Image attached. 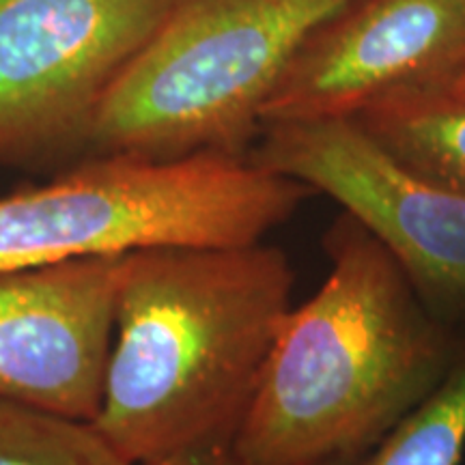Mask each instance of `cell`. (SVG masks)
<instances>
[{"label": "cell", "mask_w": 465, "mask_h": 465, "mask_svg": "<svg viewBox=\"0 0 465 465\" xmlns=\"http://www.w3.org/2000/svg\"><path fill=\"white\" fill-rule=\"evenodd\" d=\"M312 190L248 155L95 158L0 196V270L263 242Z\"/></svg>", "instance_id": "obj_3"}, {"label": "cell", "mask_w": 465, "mask_h": 465, "mask_svg": "<svg viewBox=\"0 0 465 465\" xmlns=\"http://www.w3.org/2000/svg\"><path fill=\"white\" fill-rule=\"evenodd\" d=\"M353 0H177L110 86L95 153L248 155L263 110L306 39Z\"/></svg>", "instance_id": "obj_4"}, {"label": "cell", "mask_w": 465, "mask_h": 465, "mask_svg": "<svg viewBox=\"0 0 465 465\" xmlns=\"http://www.w3.org/2000/svg\"><path fill=\"white\" fill-rule=\"evenodd\" d=\"M364 457H342V459H332V461H323L317 465H362Z\"/></svg>", "instance_id": "obj_14"}, {"label": "cell", "mask_w": 465, "mask_h": 465, "mask_svg": "<svg viewBox=\"0 0 465 465\" xmlns=\"http://www.w3.org/2000/svg\"><path fill=\"white\" fill-rule=\"evenodd\" d=\"M0 465H134L93 420L0 401Z\"/></svg>", "instance_id": "obj_11"}, {"label": "cell", "mask_w": 465, "mask_h": 465, "mask_svg": "<svg viewBox=\"0 0 465 465\" xmlns=\"http://www.w3.org/2000/svg\"><path fill=\"white\" fill-rule=\"evenodd\" d=\"M293 289L265 240L127 254L95 427L134 465L232 440Z\"/></svg>", "instance_id": "obj_2"}, {"label": "cell", "mask_w": 465, "mask_h": 465, "mask_svg": "<svg viewBox=\"0 0 465 465\" xmlns=\"http://www.w3.org/2000/svg\"><path fill=\"white\" fill-rule=\"evenodd\" d=\"M125 257L0 270V401L95 420Z\"/></svg>", "instance_id": "obj_8"}, {"label": "cell", "mask_w": 465, "mask_h": 465, "mask_svg": "<svg viewBox=\"0 0 465 465\" xmlns=\"http://www.w3.org/2000/svg\"><path fill=\"white\" fill-rule=\"evenodd\" d=\"M465 61V0H353L302 45L263 110L267 124L356 119Z\"/></svg>", "instance_id": "obj_7"}, {"label": "cell", "mask_w": 465, "mask_h": 465, "mask_svg": "<svg viewBox=\"0 0 465 465\" xmlns=\"http://www.w3.org/2000/svg\"><path fill=\"white\" fill-rule=\"evenodd\" d=\"M353 121L405 171L465 194L461 97L440 86H411L380 97Z\"/></svg>", "instance_id": "obj_9"}, {"label": "cell", "mask_w": 465, "mask_h": 465, "mask_svg": "<svg viewBox=\"0 0 465 465\" xmlns=\"http://www.w3.org/2000/svg\"><path fill=\"white\" fill-rule=\"evenodd\" d=\"M440 89L449 91V93H452V95L465 100V61L449 75V78L444 80V83L440 84Z\"/></svg>", "instance_id": "obj_13"}, {"label": "cell", "mask_w": 465, "mask_h": 465, "mask_svg": "<svg viewBox=\"0 0 465 465\" xmlns=\"http://www.w3.org/2000/svg\"><path fill=\"white\" fill-rule=\"evenodd\" d=\"M465 452V332L427 399L401 420L362 465H459Z\"/></svg>", "instance_id": "obj_10"}, {"label": "cell", "mask_w": 465, "mask_h": 465, "mask_svg": "<svg viewBox=\"0 0 465 465\" xmlns=\"http://www.w3.org/2000/svg\"><path fill=\"white\" fill-rule=\"evenodd\" d=\"M141 465H240L232 452V440H209Z\"/></svg>", "instance_id": "obj_12"}, {"label": "cell", "mask_w": 465, "mask_h": 465, "mask_svg": "<svg viewBox=\"0 0 465 465\" xmlns=\"http://www.w3.org/2000/svg\"><path fill=\"white\" fill-rule=\"evenodd\" d=\"M330 272L293 306L232 435L240 465L366 457L431 394L459 332L424 304L366 226L342 212L323 235Z\"/></svg>", "instance_id": "obj_1"}, {"label": "cell", "mask_w": 465, "mask_h": 465, "mask_svg": "<svg viewBox=\"0 0 465 465\" xmlns=\"http://www.w3.org/2000/svg\"><path fill=\"white\" fill-rule=\"evenodd\" d=\"M248 158L339 203L391 250L435 317L465 322V194L405 171L353 119L267 124Z\"/></svg>", "instance_id": "obj_6"}, {"label": "cell", "mask_w": 465, "mask_h": 465, "mask_svg": "<svg viewBox=\"0 0 465 465\" xmlns=\"http://www.w3.org/2000/svg\"><path fill=\"white\" fill-rule=\"evenodd\" d=\"M177 0H0V164L80 147Z\"/></svg>", "instance_id": "obj_5"}]
</instances>
